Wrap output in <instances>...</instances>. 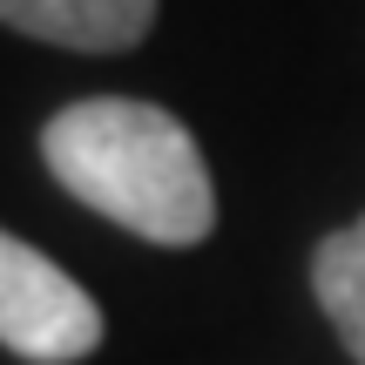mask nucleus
Here are the masks:
<instances>
[{"instance_id": "f03ea898", "label": "nucleus", "mask_w": 365, "mask_h": 365, "mask_svg": "<svg viewBox=\"0 0 365 365\" xmlns=\"http://www.w3.org/2000/svg\"><path fill=\"white\" fill-rule=\"evenodd\" d=\"M0 345L27 365H75L102 345L95 298L54 257L7 230H0Z\"/></svg>"}, {"instance_id": "7ed1b4c3", "label": "nucleus", "mask_w": 365, "mask_h": 365, "mask_svg": "<svg viewBox=\"0 0 365 365\" xmlns=\"http://www.w3.org/2000/svg\"><path fill=\"white\" fill-rule=\"evenodd\" d=\"M0 21L14 34L54 41L81 54H122L149 34L156 0H0Z\"/></svg>"}, {"instance_id": "20e7f679", "label": "nucleus", "mask_w": 365, "mask_h": 365, "mask_svg": "<svg viewBox=\"0 0 365 365\" xmlns=\"http://www.w3.org/2000/svg\"><path fill=\"white\" fill-rule=\"evenodd\" d=\"M312 291L325 304L331 331L345 339V352L365 365V217L331 230L325 244L312 250Z\"/></svg>"}, {"instance_id": "f257e3e1", "label": "nucleus", "mask_w": 365, "mask_h": 365, "mask_svg": "<svg viewBox=\"0 0 365 365\" xmlns=\"http://www.w3.org/2000/svg\"><path fill=\"white\" fill-rule=\"evenodd\" d=\"M41 156L68 196H81L88 210L149 244L190 250L217 223L203 149L156 102H122V95L75 102L41 129Z\"/></svg>"}]
</instances>
